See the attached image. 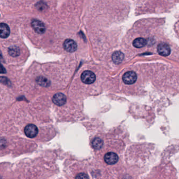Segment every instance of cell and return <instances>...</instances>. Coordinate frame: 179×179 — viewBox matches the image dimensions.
Here are the masks:
<instances>
[{"instance_id":"cell-2","label":"cell","mask_w":179,"mask_h":179,"mask_svg":"<svg viewBox=\"0 0 179 179\" xmlns=\"http://www.w3.org/2000/svg\"><path fill=\"white\" fill-rule=\"evenodd\" d=\"M137 79V76L135 72L133 71L127 72L123 75L122 80L127 85H131L135 83Z\"/></svg>"},{"instance_id":"cell-10","label":"cell","mask_w":179,"mask_h":179,"mask_svg":"<svg viewBox=\"0 0 179 179\" xmlns=\"http://www.w3.org/2000/svg\"><path fill=\"white\" fill-rule=\"evenodd\" d=\"M124 59V54L120 51H116L112 55V60L116 64L121 63Z\"/></svg>"},{"instance_id":"cell-14","label":"cell","mask_w":179,"mask_h":179,"mask_svg":"<svg viewBox=\"0 0 179 179\" xmlns=\"http://www.w3.org/2000/svg\"><path fill=\"white\" fill-rule=\"evenodd\" d=\"M36 81L39 85L43 87H48L50 86V80H48L47 78L44 77H39L37 78Z\"/></svg>"},{"instance_id":"cell-4","label":"cell","mask_w":179,"mask_h":179,"mask_svg":"<svg viewBox=\"0 0 179 179\" xmlns=\"http://www.w3.org/2000/svg\"><path fill=\"white\" fill-rule=\"evenodd\" d=\"M63 46L65 50L68 52H74L77 48L76 43L71 39H67L63 44Z\"/></svg>"},{"instance_id":"cell-5","label":"cell","mask_w":179,"mask_h":179,"mask_svg":"<svg viewBox=\"0 0 179 179\" xmlns=\"http://www.w3.org/2000/svg\"><path fill=\"white\" fill-rule=\"evenodd\" d=\"M32 26L36 33L41 34L45 32V26L44 23L38 19H34L31 23Z\"/></svg>"},{"instance_id":"cell-9","label":"cell","mask_w":179,"mask_h":179,"mask_svg":"<svg viewBox=\"0 0 179 179\" xmlns=\"http://www.w3.org/2000/svg\"><path fill=\"white\" fill-rule=\"evenodd\" d=\"M10 34V30L8 25L5 23L0 24V37L3 39L7 38Z\"/></svg>"},{"instance_id":"cell-3","label":"cell","mask_w":179,"mask_h":179,"mask_svg":"<svg viewBox=\"0 0 179 179\" xmlns=\"http://www.w3.org/2000/svg\"><path fill=\"white\" fill-rule=\"evenodd\" d=\"M24 132L28 138H33L37 135L39 130L37 127L33 124H28L24 129Z\"/></svg>"},{"instance_id":"cell-17","label":"cell","mask_w":179,"mask_h":179,"mask_svg":"<svg viewBox=\"0 0 179 179\" xmlns=\"http://www.w3.org/2000/svg\"><path fill=\"white\" fill-rule=\"evenodd\" d=\"M5 141L0 139V148H3L5 146Z\"/></svg>"},{"instance_id":"cell-15","label":"cell","mask_w":179,"mask_h":179,"mask_svg":"<svg viewBox=\"0 0 179 179\" xmlns=\"http://www.w3.org/2000/svg\"><path fill=\"white\" fill-rule=\"evenodd\" d=\"M76 179H87V178L88 179L89 176L86 174L82 173L78 174L77 176H76Z\"/></svg>"},{"instance_id":"cell-12","label":"cell","mask_w":179,"mask_h":179,"mask_svg":"<svg viewBox=\"0 0 179 179\" xmlns=\"http://www.w3.org/2000/svg\"><path fill=\"white\" fill-rule=\"evenodd\" d=\"M103 141L102 139L99 138H96L94 139L92 142V146L93 148L96 150H100L103 146Z\"/></svg>"},{"instance_id":"cell-16","label":"cell","mask_w":179,"mask_h":179,"mask_svg":"<svg viewBox=\"0 0 179 179\" xmlns=\"http://www.w3.org/2000/svg\"><path fill=\"white\" fill-rule=\"evenodd\" d=\"M6 73V68L3 67V65L0 63V74H5Z\"/></svg>"},{"instance_id":"cell-11","label":"cell","mask_w":179,"mask_h":179,"mask_svg":"<svg viewBox=\"0 0 179 179\" xmlns=\"http://www.w3.org/2000/svg\"><path fill=\"white\" fill-rule=\"evenodd\" d=\"M147 43L146 40L143 38H137L135 39L133 41V45L135 48H140L143 47L146 45Z\"/></svg>"},{"instance_id":"cell-1","label":"cell","mask_w":179,"mask_h":179,"mask_svg":"<svg viewBox=\"0 0 179 179\" xmlns=\"http://www.w3.org/2000/svg\"><path fill=\"white\" fill-rule=\"evenodd\" d=\"M81 80L86 84H91L96 80V76L93 72L90 70H85L81 75Z\"/></svg>"},{"instance_id":"cell-7","label":"cell","mask_w":179,"mask_h":179,"mask_svg":"<svg viewBox=\"0 0 179 179\" xmlns=\"http://www.w3.org/2000/svg\"><path fill=\"white\" fill-rule=\"evenodd\" d=\"M66 97L64 94L59 93L55 94L53 97V102L58 106H62L66 104Z\"/></svg>"},{"instance_id":"cell-13","label":"cell","mask_w":179,"mask_h":179,"mask_svg":"<svg viewBox=\"0 0 179 179\" xmlns=\"http://www.w3.org/2000/svg\"><path fill=\"white\" fill-rule=\"evenodd\" d=\"M8 52L10 56L15 57L20 54V50L19 47L16 46H12L8 48Z\"/></svg>"},{"instance_id":"cell-8","label":"cell","mask_w":179,"mask_h":179,"mask_svg":"<svg viewBox=\"0 0 179 179\" xmlns=\"http://www.w3.org/2000/svg\"><path fill=\"white\" fill-rule=\"evenodd\" d=\"M158 52L161 56H167L170 54L171 50L168 45L164 43H161L158 46Z\"/></svg>"},{"instance_id":"cell-18","label":"cell","mask_w":179,"mask_h":179,"mask_svg":"<svg viewBox=\"0 0 179 179\" xmlns=\"http://www.w3.org/2000/svg\"><path fill=\"white\" fill-rule=\"evenodd\" d=\"M2 59H3V57H2V55L1 52L0 51V61H2Z\"/></svg>"},{"instance_id":"cell-6","label":"cell","mask_w":179,"mask_h":179,"mask_svg":"<svg viewBox=\"0 0 179 179\" xmlns=\"http://www.w3.org/2000/svg\"><path fill=\"white\" fill-rule=\"evenodd\" d=\"M119 158L117 154L114 152H108L105 154L104 160L105 162L109 165H113L118 162Z\"/></svg>"}]
</instances>
